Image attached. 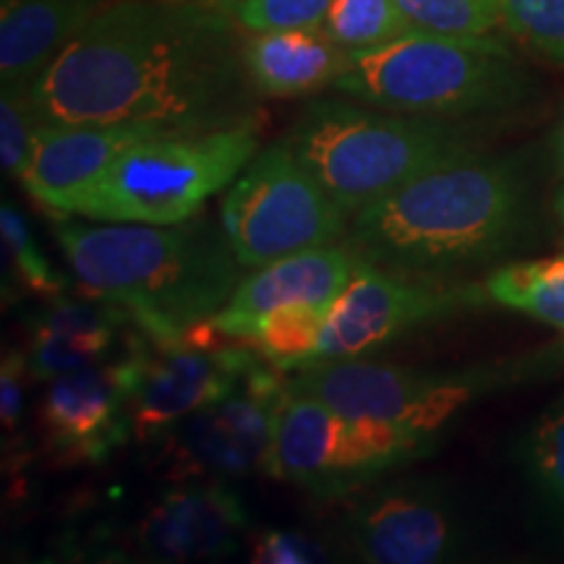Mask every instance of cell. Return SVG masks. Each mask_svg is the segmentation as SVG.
<instances>
[{"mask_svg": "<svg viewBox=\"0 0 564 564\" xmlns=\"http://www.w3.org/2000/svg\"><path fill=\"white\" fill-rule=\"evenodd\" d=\"M243 26L228 9L112 0L32 84L42 123L204 133L257 121Z\"/></svg>", "mask_w": 564, "mask_h": 564, "instance_id": "6da1fadb", "label": "cell"}, {"mask_svg": "<svg viewBox=\"0 0 564 564\" xmlns=\"http://www.w3.org/2000/svg\"><path fill=\"white\" fill-rule=\"evenodd\" d=\"M531 220L523 160L470 152L356 212L343 241L364 262L447 280L518 249Z\"/></svg>", "mask_w": 564, "mask_h": 564, "instance_id": "7a4b0ae2", "label": "cell"}, {"mask_svg": "<svg viewBox=\"0 0 564 564\" xmlns=\"http://www.w3.org/2000/svg\"><path fill=\"white\" fill-rule=\"evenodd\" d=\"M53 230L82 291L123 306L154 340H178L215 316L243 280L225 230L207 220L76 223L55 215Z\"/></svg>", "mask_w": 564, "mask_h": 564, "instance_id": "3957f363", "label": "cell"}, {"mask_svg": "<svg viewBox=\"0 0 564 564\" xmlns=\"http://www.w3.org/2000/svg\"><path fill=\"white\" fill-rule=\"evenodd\" d=\"M285 139L350 217L426 171L478 152L476 131L463 121L337 97L308 102Z\"/></svg>", "mask_w": 564, "mask_h": 564, "instance_id": "277c9868", "label": "cell"}, {"mask_svg": "<svg viewBox=\"0 0 564 564\" xmlns=\"http://www.w3.org/2000/svg\"><path fill=\"white\" fill-rule=\"evenodd\" d=\"M337 95L408 116L470 121L523 105L531 76L502 40L408 32L403 37L350 53L335 82Z\"/></svg>", "mask_w": 564, "mask_h": 564, "instance_id": "5b68a950", "label": "cell"}, {"mask_svg": "<svg viewBox=\"0 0 564 564\" xmlns=\"http://www.w3.org/2000/svg\"><path fill=\"white\" fill-rule=\"evenodd\" d=\"M562 364L564 345L455 371H426L364 358H333L295 369L288 387L335 408L348 419L384 421L408 434L436 442V436L457 415L486 394L544 377Z\"/></svg>", "mask_w": 564, "mask_h": 564, "instance_id": "8992f818", "label": "cell"}, {"mask_svg": "<svg viewBox=\"0 0 564 564\" xmlns=\"http://www.w3.org/2000/svg\"><path fill=\"white\" fill-rule=\"evenodd\" d=\"M257 152V121L139 141L68 202L66 215L97 223H186L228 188Z\"/></svg>", "mask_w": 564, "mask_h": 564, "instance_id": "52a82bcc", "label": "cell"}, {"mask_svg": "<svg viewBox=\"0 0 564 564\" xmlns=\"http://www.w3.org/2000/svg\"><path fill=\"white\" fill-rule=\"evenodd\" d=\"M434 447V440L384 421L348 419L288 387L264 474L314 497L335 499L382 481L394 468L423 460Z\"/></svg>", "mask_w": 564, "mask_h": 564, "instance_id": "ba28073f", "label": "cell"}, {"mask_svg": "<svg viewBox=\"0 0 564 564\" xmlns=\"http://www.w3.org/2000/svg\"><path fill=\"white\" fill-rule=\"evenodd\" d=\"M220 223L238 264L259 270L288 253L343 241L350 212L280 139L230 183Z\"/></svg>", "mask_w": 564, "mask_h": 564, "instance_id": "9c48e42d", "label": "cell"}, {"mask_svg": "<svg viewBox=\"0 0 564 564\" xmlns=\"http://www.w3.org/2000/svg\"><path fill=\"white\" fill-rule=\"evenodd\" d=\"M259 361L264 358L253 343L220 333L209 319L178 340H154L139 329L118 358L131 434L139 442H160L186 415L228 398Z\"/></svg>", "mask_w": 564, "mask_h": 564, "instance_id": "30bf717a", "label": "cell"}, {"mask_svg": "<svg viewBox=\"0 0 564 564\" xmlns=\"http://www.w3.org/2000/svg\"><path fill=\"white\" fill-rule=\"evenodd\" d=\"M285 392L288 379H280L274 366L259 361L228 398L199 408L162 436L167 478L186 484L207 476L264 474Z\"/></svg>", "mask_w": 564, "mask_h": 564, "instance_id": "8fae6325", "label": "cell"}, {"mask_svg": "<svg viewBox=\"0 0 564 564\" xmlns=\"http://www.w3.org/2000/svg\"><path fill=\"white\" fill-rule=\"evenodd\" d=\"M486 288L413 278L358 262L324 324L314 361L361 358L413 329L486 303Z\"/></svg>", "mask_w": 564, "mask_h": 564, "instance_id": "7c38bea8", "label": "cell"}, {"mask_svg": "<svg viewBox=\"0 0 564 564\" xmlns=\"http://www.w3.org/2000/svg\"><path fill=\"white\" fill-rule=\"evenodd\" d=\"M463 514L453 494L429 478L366 486L345 518V541L369 564H436L465 549Z\"/></svg>", "mask_w": 564, "mask_h": 564, "instance_id": "4fadbf2b", "label": "cell"}, {"mask_svg": "<svg viewBox=\"0 0 564 564\" xmlns=\"http://www.w3.org/2000/svg\"><path fill=\"white\" fill-rule=\"evenodd\" d=\"M40 434L47 453L63 465L108 460L133 436L118 361L82 366L51 379L40 405Z\"/></svg>", "mask_w": 564, "mask_h": 564, "instance_id": "5bb4252c", "label": "cell"}, {"mask_svg": "<svg viewBox=\"0 0 564 564\" xmlns=\"http://www.w3.org/2000/svg\"><path fill=\"white\" fill-rule=\"evenodd\" d=\"M249 514L223 481L165 491L133 528V549L150 562H217L236 554Z\"/></svg>", "mask_w": 564, "mask_h": 564, "instance_id": "9a60e30c", "label": "cell"}, {"mask_svg": "<svg viewBox=\"0 0 564 564\" xmlns=\"http://www.w3.org/2000/svg\"><path fill=\"white\" fill-rule=\"evenodd\" d=\"M361 259L348 243H327L303 249L246 274L230 301L209 316L217 329L238 340L253 343L259 322L291 303L335 306Z\"/></svg>", "mask_w": 564, "mask_h": 564, "instance_id": "2e32d148", "label": "cell"}, {"mask_svg": "<svg viewBox=\"0 0 564 564\" xmlns=\"http://www.w3.org/2000/svg\"><path fill=\"white\" fill-rule=\"evenodd\" d=\"M175 137L147 123H42L21 186L34 202L66 215L68 202L139 141Z\"/></svg>", "mask_w": 564, "mask_h": 564, "instance_id": "e0dca14e", "label": "cell"}, {"mask_svg": "<svg viewBox=\"0 0 564 564\" xmlns=\"http://www.w3.org/2000/svg\"><path fill=\"white\" fill-rule=\"evenodd\" d=\"M131 314L118 303L89 295L87 301L51 299L30 319V366L34 382L68 373L82 366L100 364L116 345Z\"/></svg>", "mask_w": 564, "mask_h": 564, "instance_id": "ac0fdd59", "label": "cell"}, {"mask_svg": "<svg viewBox=\"0 0 564 564\" xmlns=\"http://www.w3.org/2000/svg\"><path fill=\"white\" fill-rule=\"evenodd\" d=\"M243 61L259 97H306L333 89L350 66V51L322 30L251 32Z\"/></svg>", "mask_w": 564, "mask_h": 564, "instance_id": "d6986e66", "label": "cell"}, {"mask_svg": "<svg viewBox=\"0 0 564 564\" xmlns=\"http://www.w3.org/2000/svg\"><path fill=\"white\" fill-rule=\"evenodd\" d=\"M112 0H0V82L34 79Z\"/></svg>", "mask_w": 564, "mask_h": 564, "instance_id": "ffe728a7", "label": "cell"}, {"mask_svg": "<svg viewBox=\"0 0 564 564\" xmlns=\"http://www.w3.org/2000/svg\"><path fill=\"white\" fill-rule=\"evenodd\" d=\"M512 455L539 510L564 525V392L528 423Z\"/></svg>", "mask_w": 564, "mask_h": 564, "instance_id": "44dd1931", "label": "cell"}, {"mask_svg": "<svg viewBox=\"0 0 564 564\" xmlns=\"http://www.w3.org/2000/svg\"><path fill=\"white\" fill-rule=\"evenodd\" d=\"M486 295L497 306L528 314L564 333V253L499 267L486 280Z\"/></svg>", "mask_w": 564, "mask_h": 564, "instance_id": "7402d4cb", "label": "cell"}, {"mask_svg": "<svg viewBox=\"0 0 564 564\" xmlns=\"http://www.w3.org/2000/svg\"><path fill=\"white\" fill-rule=\"evenodd\" d=\"M329 312L333 306H306V303L274 308L259 322L253 348L278 371L301 369L316 358Z\"/></svg>", "mask_w": 564, "mask_h": 564, "instance_id": "603a6c76", "label": "cell"}, {"mask_svg": "<svg viewBox=\"0 0 564 564\" xmlns=\"http://www.w3.org/2000/svg\"><path fill=\"white\" fill-rule=\"evenodd\" d=\"M322 30L345 51H369L415 32L398 0H333Z\"/></svg>", "mask_w": 564, "mask_h": 564, "instance_id": "cb8c5ba5", "label": "cell"}, {"mask_svg": "<svg viewBox=\"0 0 564 564\" xmlns=\"http://www.w3.org/2000/svg\"><path fill=\"white\" fill-rule=\"evenodd\" d=\"M398 6L415 32L486 37L502 26L499 0H398Z\"/></svg>", "mask_w": 564, "mask_h": 564, "instance_id": "d4e9b609", "label": "cell"}, {"mask_svg": "<svg viewBox=\"0 0 564 564\" xmlns=\"http://www.w3.org/2000/svg\"><path fill=\"white\" fill-rule=\"evenodd\" d=\"M499 17L520 45L564 66V0H499Z\"/></svg>", "mask_w": 564, "mask_h": 564, "instance_id": "484cf974", "label": "cell"}, {"mask_svg": "<svg viewBox=\"0 0 564 564\" xmlns=\"http://www.w3.org/2000/svg\"><path fill=\"white\" fill-rule=\"evenodd\" d=\"M40 126L42 121L32 102V84H3V91H0V162H3V173L9 178L21 181L24 175Z\"/></svg>", "mask_w": 564, "mask_h": 564, "instance_id": "4316f807", "label": "cell"}, {"mask_svg": "<svg viewBox=\"0 0 564 564\" xmlns=\"http://www.w3.org/2000/svg\"><path fill=\"white\" fill-rule=\"evenodd\" d=\"M0 230H3V246L11 253L13 272H17L21 285L40 295L42 301L58 299L66 291V280L53 270V264L47 262L45 253L32 238L24 215L9 202H3V207H0Z\"/></svg>", "mask_w": 564, "mask_h": 564, "instance_id": "83f0119b", "label": "cell"}, {"mask_svg": "<svg viewBox=\"0 0 564 564\" xmlns=\"http://www.w3.org/2000/svg\"><path fill=\"white\" fill-rule=\"evenodd\" d=\"M333 0H238L228 9L243 32L319 30Z\"/></svg>", "mask_w": 564, "mask_h": 564, "instance_id": "f1b7e54d", "label": "cell"}, {"mask_svg": "<svg viewBox=\"0 0 564 564\" xmlns=\"http://www.w3.org/2000/svg\"><path fill=\"white\" fill-rule=\"evenodd\" d=\"M251 562L257 564H314L327 562L329 552L314 535L299 531H259L249 539Z\"/></svg>", "mask_w": 564, "mask_h": 564, "instance_id": "f546056e", "label": "cell"}, {"mask_svg": "<svg viewBox=\"0 0 564 564\" xmlns=\"http://www.w3.org/2000/svg\"><path fill=\"white\" fill-rule=\"evenodd\" d=\"M34 382L30 356L21 350H6L3 369H0V421L3 432H17L21 413H24L26 387Z\"/></svg>", "mask_w": 564, "mask_h": 564, "instance_id": "4dcf8cb0", "label": "cell"}, {"mask_svg": "<svg viewBox=\"0 0 564 564\" xmlns=\"http://www.w3.org/2000/svg\"><path fill=\"white\" fill-rule=\"evenodd\" d=\"M546 160L549 165H552V173L556 178L564 181V118L556 123V129L546 141Z\"/></svg>", "mask_w": 564, "mask_h": 564, "instance_id": "1f68e13d", "label": "cell"}, {"mask_svg": "<svg viewBox=\"0 0 564 564\" xmlns=\"http://www.w3.org/2000/svg\"><path fill=\"white\" fill-rule=\"evenodd\" d=\"M554 215H556V220H560V228L564 236V181H560V188H556V194H554Z\"/></svg>", "mask_w": 564, "mask_h": 564, "instance_id": "d6a6232c", "label": "cell"}, {"mask_svg": "<svg viewBox=\"0 0 564 564\" xmlns=\"http://www.w3.org/2000/svg\"><path fill=\"white\" fill-rule=\"evenodd\" d=\"M178 3H196V6H212V9H232L238 0H178Z\"/></svg>", "mask_w": 564, "mask_h": 564, "instance_id": "836d02e7", "label": "cell"}]
</instances>
